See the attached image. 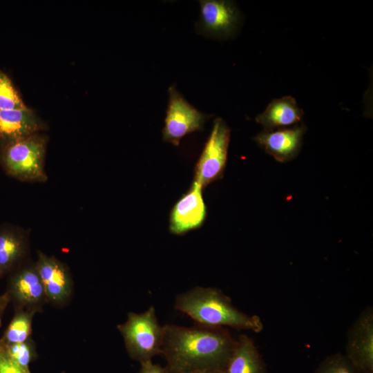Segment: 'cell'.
Listing matches in <instances>:
<instances>
[{
    "label": "cell",
    "mask_w": 373,
    "mask_h": 373,
    "mask_svg": "<svg viewBox=\"0 0 373 373\" xmlns=\"http://www.w3.org/2000/svg\"><path fill=\"white\" fill-rule=\"evenodd\" d=\"M236 342L225 327L167 324L163 326L161 354L168 373L222 371Z\"/></svg>",
    "instance_id": "obj_1"
},
{
    "label": "cell",
    "mask_w": 373,
    "mask_h": 373,
    "mask_svg": "<svg viewBox=\"0 0 373 373\" xmlns=\"http://www.w3.org/2000/svg\"><path fill=\"white\" fill-rule=\"evenodd\" d=\"M175 309L190 316L198 325L213 327H230L260 333L264 328L261 318L236 307L228 296L215 287H195L178 294Z\"/></svg>",
    "instance_id": "obj_2"
},
{
    "label": "cell",
    "mask_w": 373,
    "mask_h": 373,
    "mask_svg": "<svg viewBox=\"0 0 373 373\" xmlns=\"http://www.w3.org/2000/svg\"><path fill=\"white\" fill-rule=\"evenodd\" d=\"M46 138L35 133L0 148V164L9 175L25 182H45Z\"/></svg>",
    "instance_id": "obj_3"
},
{
    "label": "cell",
    "mask_w": 373,
    "mask_h": 373,
    "mask_svg": "<svg viewBox=\"0 0 373 373\" xmlns=\"http://www.w3.org/2000/svg\"><path fill=\"white\" fill-rule=\"evenodd\" d=\"M117 327L133 359L142 363L162 354L163 326L158 323L153 306L140 314L129 312L126 321Z\"/></svg>",
    "instance_id": "obj_4"
},
{
    "label": "cell",
    "mask_w": 373,
    "mask_h": 373,
    "mask_svg": "<svg viewBox=\"0 0 373 373\" xmlns=\"http://www.w3.org/2000/svg\"><path fill=\"white\" fill-rule=\"evenodd\" d=\"M231 130L220 117L213 121L211 133L195 168L194 181L203 189L223 177Z\"/></svg>",
    "instance_id": "obj_5"
},
{
    "label": "cell",
    "mask_w": 373,
    "mask_h": 373,
    "mask_svg": "<svg viewBox=\"0 0 373 373\" xmlns=\"http://www.w3.org/2000/svg\"><path fill=\"white\" fill-rule=\"evenodd\" d=\"M169 103L162 130L163 140L178 146L185 135L203 129L213 115L204 113L190 104L174 86L169 88Z\"/></svg>",
    "instance_id": "obj_6"
},
{
    "label": "cell",
    "mask_w": 373,
    "mask_h": 373,
    "mask_svg": "<svg viewBox=\"0 0 373 373\" xmlns=\"http://www.w3.org/2000/svg\"><path fill=\"white\" fill-rule=\"evenodd\" d=\"M200 19L196 31L200 35L217 39L234 35L240 21L236 4L226 0H201Z\"/></svg>",
    "instance_id": "obj_7"
},
{
    "label": "cell",
    "mask_w": 373,
    "mask_h": 373,
    "mask_svg": "<svg viewBox=\"0 0 373 373\" xmlns=\"http://www.w3.org/2000/svg\"><path fill=\"white\" fill-rule=\"evenodd\" d=\"M346 358L363 373H373V309H363L347 334Z\"/></svg>",
    "instance_id": "obj_8"
},
{
    "label": "cell",
    "mask_w": 373,
    "mask_h": 373,
    "mask_svg": "<svg viewBox=\"0 0 373 373\" xmlns=\"http://www.w3.org/2000/svg\"><path fill=\"white\" fill-rule=\"evenodd\" d=\"M11 273L6 293L15 309L40 310L48 300L35 265L19 266Z\"/></svg>",
    "instance_id": "obj_9"
},
{
    "label": "cell",
    "mask_w": 373,
    "mask_h": 373,
    "mask_svg": "<svg viewBox=\"0 0 373 373\" xmlns=\"http://www.w3.org/2000/svg\"><path fill=\"white\" fill-rule=\"evenodd\" d=\"M202 188L193 181L187 192L175 204L169 218V231L174 235H183L200 228L207 216Z\"/></svg>",
    "instance_id": "obj_10"
},
{
    "label": "cell",
    "mask_w": 373,
    "mask_h": 373,
    "mask_svg": "<svg viewBox=\"0 0 373 373\" xmlns=\"http://www.w3.org/2000/svg\"><path fill=\"white\" fill-rule=\"evenodd\" d=\"M41 279L47 300L60 305L70 297L73 282L68 268L53 256L39 252L35 264Z\"/></svg>",
    "instance_id": "obj_11"
},
{
    "label": "cell",
    "mask_w": 373,
    "mask_h": 373,
    "mask_svg": "<svg viewBox=\"0 0 373 373\" xmlns=\"http://www.w3.org/2000/svg\"><path fill=\"white\" fill-rule=\"evenodd\" d=\"M306 130L305 125L296 124L291 128L262 131L257 134L254 140L276 161L285 163L299 154Z\"/></svg>",
    "instance_id": "obj_12"
},
{
    "label": "cell",
    "mask_w": 373,
    "mask_h": 373,
    "mask_svg": "<svg viewBox=\"0 0 373 373\" xmlns=\"http://www.w3.org/2000/svg\"><path fill=\"white\" fill-rule=\"evenodd\" d=\"M44 126L35 113L27 106L19 109L0 110V143L3 145L37 133Z\"/></svg>",
    "instance_id": "obj_13"
},
{
    "label": "cell",
    "mask_w": 373,
    "mask_h": 373,
    "mask_svg": "<svg viewBox=\"0 0 373 373\" xmlns=\"http://www.w3.org/2000/svg\"><path fill=\"white\" fill-rule=\"evenodd\" d=\"M303 113L294 97L285 96L273 99L255 120L263 126V131L269 132L296 125Z\"/></svg>",
    "instance_id": "obj_14"
},
{
    "label": "cell",
    "mask_w": 373,
    "mask_h": 373,
    "mask_svg": "<svg viewBox=\"0 0 373 373\" xmlns=\"http://www.w3.org/2000/svg\"><path fill=\"white\" fill-rule=\"evenodd\" d=\"M222 373H267L266 364L254 340L240 334Z\"/></svg>",
    "instance_id": "obj_15"
},
{
    "label": "cell",
    "mask_w": 373,
    "mask_h": 373,
    "mask_svg": "<svg viewBox=\"0 0 373 373\" xmlns=\"http://www.w3.org/2000/svg\"><path fill=\"white\" fill-rule=\"evenodd\" d=\"M27 247L26 236L20 230L10 227L0 228L1 277L19 267Z\"/></svg>",
    "instance_id": "obj_16"
},
{
    "label": "cell",
    "mask_w": 373,
    "mask_h": 373,
    "mask_svg": "<svg viewBox=\"0 0 373 373\" xmlns=\"http://www.w3.org/2000/svg\"><path fill=\"white\" fill-rule=\"evenodd\" d=\"M35 310L15 309L14 317L6 329L0 341L5 344L24 343L30 339L32 321Z\"/></svg>",
    "instance_id": "obj_17"
},
{
    "label": "cell",
    "mask_w": 373,
    "mask_h": 373,
    "mask_svg": "<svg viewBox=\"0 0 373 373\" xmlns=\"http://www.w3.org/2000/svg\"><path fill=\"white\" fill-rule=\"evenodd\" d=\"M312 373H363L345 356L337 352L325 357Z\"/></svg>",
    "instance_id": "obj_18"
},
{
    "label": "cell",
    "mask_w": 373,
    "mask_h": 373,
    "mask_svg": "<svg viewBox=\"0 0 373 373\" xmlns=\"http://www.w3.org/2000/svg\"><path fill=\"white\" fill-rule=\"evenodd\" d=\"M26 107L9 77L0 70V110Z\"/></svg>",
    "instance_id": "obj_19"
},
{
    "label": "cell",
    "mask_w": 373,
    "mask_h": 373,
    "mask_svg": "<svg viewBox=\"0 0 373 373\" xmlns=\"http://www.w3.org/2000/svg\"><path fill=\"white\" fill-rule=\"evenodd\" d=\"M3 345L8 355L24 368L30 369L29 364L35 357V350L32 341L28 340L24 343L5 344Z\"/></svg>",
    "instance_id": "obj_20"
},
{
    "label": "cell",
    "mask_w": 373,
    "mask_h": 373,
    "mask_svg": "<svg viewBox=\"0 0 373 373\" xmlns=\"http://www.w3.org/2000/svg\"><path fill=\"white\" fill-rule=\"evenodd\" d=\"M0 373H31L30 369L24 368L13 360L0 343Z\"/></svg>",
    "instance_id": "obj_21"
},
{
    "label": "cell",
    "mask_w": 373,
    "mask_h": 373,
    "mask_svg": "<svg viewBox=\"0 0 373 373\" xmlns=\"http://www.w3.org/2000/svg\"><path fill=\"white\" fill-rule=\"evenodd\" d=\"M141 367L138 373H168L166 369L155 364L151 360L140 363Z\"/></svg>",
    "instance_id": "obj_22"
},
{
    "label": "cell",
    "mask_w": 373,
    "mask_h": 373,
    "mask_svg": "<svg viewBox=\"0 0 373 373\" xmlns=\"http://www.w3.org/2000/svg\"><path fill=\"white\" fill-rule=\"evenodd\" d=\"M10 302V299L6 292L3 295H0V327L3 312Z\"/></svg>",
    "instance_id": "obj_23"
},
{
    "label": "cell",
    "mask_w": 373,
    "mask_h": 373,
    "mask_svg": "<svg viewBox=\"0 0 373 373\" xmlns=\"http://www.w3.org/2000/svg\"><path fill=\"white\" fill-rule=\"evenodd\" d=\"M191 373H222V371H216V370H204V371H198Z\"/></svg>",
    "instance_id": "obj_24"
},
{
    "label": "cell",
    "mask_w": 373,
    "mask_h": 373,
    "mask_svg": "<svg viewBox=\"0 0 373 373\" xmlns=\"http://www.w3.org/2000/svg\"><path fill=\"white\" fill-rule=\"evenodd\" d=\"M0 277H1V274H0Z\"/></svg>",
    "instance_id": "obj_25"
}]
</instances>
